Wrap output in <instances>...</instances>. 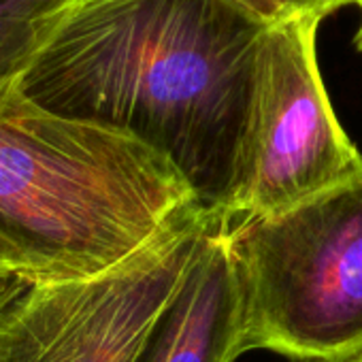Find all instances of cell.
<instances>
[{"label": "cell", "mask_w": 362, "mask_h": 362, "mask_svg": "<svg viewBox=\"0 0 362 362\" xmlns=\"http://www.w3.org/2000/svg\"><path fill=\"white\" fill-rule=\"evenodd\" d=\"M267 28L230 0H77L20 86L143 141L224 214Z\"/></svg>", "instance_id": "cell-1"}, {"label": "cell", "mask_w": 362, "mask_h": 362, "mask_svg": "<svg viewBox=\"0 0 362 362\" xmlns=\"http://www.w3.org/2000/svg\"><path fill=\"white\" fill-rule=\"evenodd\" d=\"M201 203L162 153L115 128L62 117L0 83V230L22 269L100 275Z\"/></svg>", "instance_id": "cell-2"}, {"label": "cell", "mask_w": 362, "mask_h": 362, "mask_svg": "<svg viewBox=\"0 0 362 362\" xmlns=\"http://www.w3.org/2000/svg\"><path fill=\"white\" fill-rule=\"evenodd\" d=\"M243 345L298 362L362 358V166L226 230Z\"/></svg>", "instance_id": "cell-3"}, {"label": "cell", "mask_w": 362, "mask_h": 362, "mask_svg": "<svg viewBox=\"0 0 362 362\" xmlns=\"http://www.w3.org/2000/svg\"><path fill=\"white\" fill-rule=\"evenodd\" d=\"M220 216L194 203L141 252L94 277L0 264V362H132Z\"/></svg>", "instance_id": "cell-4"}, {"label": "cell", "mask_w": 362, "mask_h": 362, "mask_svg": "<svg viewBox=\"0 0 362 362\" xmlns=\"http://www.w3.org/2000/svg\"><path fill=\"white\" fill-rule=\"evenodd\" d=\"M317 20L284 18L262 37L228 228L288 209L349 177L362 153L339 124L320 75Z\"/></svg>", "instance_id": "cell-5"}, {"label": "cell", "mask_w": 362, "mask_h": 362, "mask_svg": "<svg viewBox=\"0 0 362 362\" xmlns=\"http://www.w3.org/2000/svg\"><path fill=\"white\" fill-rule=\"evenodd\" d=\"M226 230L222 214L151 322L132 362H235L245 354L243 309Z\"/></svg>", "instance_id": "cell-6"}, {"label": "cell", "mask_w": 362, "mask_h": 362, "mask_svg": "<svg viewBox=\"0 0 362 362\" xmlns=\"http://www.w3.org/2000/svg\"><path fill=\"white\" fill-rule=\"evenodd\" d=\"M77 0H0V83L22 81Z\"/></svg>", "instance_id": "cell-7"}, {"label": "cell", "mask_w": 362, "mask_h": 362, "mask_svg": "<svg viewBox=\"0 0 362 362\" xmlns=\"http://www.w3.org/2000/svg\"><path fill=\"white\" fill-rule=\"evenodd\" d=\"M347 5H356V0H281V20L284 18H311V20L322 22L326 16Z\"/></svg>", "instance_id": "cell-8"}, {"label": "cell", "mask_w": 362, "mask_h": 362, "mask_svg": "<svg viewBox=\"0 0 362 362\" xmlns=\"http://www.w3.org/2000/svg\"><path fill=\"white\" fill-rule=\"evenodd\" d=\"M230 3L239 5L269 26L281 20V0H230Z\"/></svg>", "instance_id": "cell-9"}, {"label": "cell", "mask_w": 362, "mask_h": 362, "mask_svg": "<svg viewBox=\"0 0 362 362\" xmlns=\"http://www.w3.org/2000/svg\"><path fill=\"white\" fill-rule=\"evenodd\" d=\"M0 264H16V267H22V258H20L16 245L5 237L3 230H0Z\"/></svg>", "instance_id": "cell-10"}, {"label": "cell", "mask_w": 362, "mask_h": 362, "mask_svg": "<svg viewBox=\"0 0 362 362\" xmlns=\"http://www.w3.org/2000/svg\"><path fill=\"white\" fill-rule=\"evenodd\" d=\"M356 7L360 9V16H362V0H356ZM354 45H356L358 52H362V20H360V26H358V30L354 35Z\"/></svg>", "instance_id": "cell-11"}, {"label": "cell", "mask_w": 362, "mask_h": 362, "mask_svg": "<svg viewBox=\"0 0 362 362\" xmlns=\"http://www.w3.org/2000/svg\"><path fill=\"white\" fill-rule=\"evenodd\" d=\"M349 362H362V358H356V360H349Z\"/></svg>", "instance_id": "cell-12"}]
</instances>
